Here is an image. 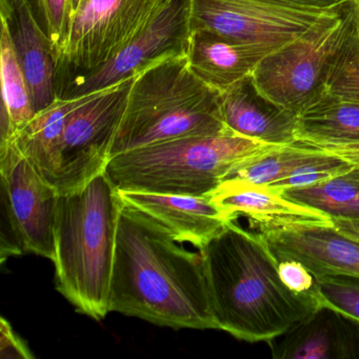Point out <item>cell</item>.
I'll return each instance as SVG.
<instances>
[{
  "mask_svg": "<svg viewBox=\"0 0 359 359\" xmlns=\"http://www.w3.org/2000/svg\"><path fill=\"white\" fill-rule=\"evenodd\" d=\"M109 311L172 329L218 330L201 250L123 203Z\"/></svg>",
  "mask_w": 359,
  "mask_h": 359,
  "instance_id": "6da1fadb",
  "label": "cell"
},
{
  "mask_svg": "<svg viewBox=\"0 0 359 359\" xmlns=\"http://www.w3.org/2000/svg\"><path fill=\"white\" fill-rule=\"evenodd\" d=\"M279 3L296 6V7L309 8V9L327 10L336 9L344 5L346 0H275Z\"/></svg>",
  "mask_w": 359,
  "mask_h": 359,
  "instance_id": "f1b7e54d",
  "label": "cell"
},
{
  "mask_svg": "<svg viewBox=\"0 0 359 359\" xmlns=\"http://www.w3.org/2000/svg\"><path fill=\"white\" fill-rule=\"evenodd\" d=\"M275 147L232 131L190 136L121 153L104 172L118 191L211 196L235 165Z\"/></svg>",
  "mask_w": 359,
  "mask_h": 359,
  "instance_id": "5b68a950",
  "label": "cell"
},
{
  "mask_svg": "<svg viewBox=\"0 0 359 359\" xmlns=\"http://www.w3.org/2000/svg\"><path fill=\"white\" fill-rule=\"evenodd\" d=\"M278 272L285 287L294 293H309L316 289L314 275L297 260H280Z\"/></svg>",
  "mask_w": 359,
  "mask_h": 359,
  "instance_id": "4316f807",
  "label": "cell"
},
{
  "mask_svg": "<svg viewBox=\"0 0 359 359\" xmlns=\"http://www.w3.org/2000/svg\"><path fill=\"white\" fill-rule=\"evenodd\" d=\"M352 11V33L359 49V0H348Z\"/></svg>",
  "mask_w": 359,
  "mask_h": 359,
  "instance_id": "1f68e13d",
  "label": "cell"
},
{
  "mask_svg": "<svg viewBox=\"0 0 359 359\" xmlns=\"http://www.w3.org/2000/svg\"><path fill=\"white\" fill-rule=\"evenodd\" d=\"M123 201L106 172L58 199L56 290L81 314L102 320L110 313L111 281Z\"/></svg>",
  "mask_w": 359,
  "mask_h": 359,
  "instance_id": "3957f363",
  "label": "cell"
},
{
  "mask_svg": "<svg viewBox=\"0 0 359 359\" xmlns=\"http://www.w3.org/2000/svg\"><path fill=\"white\" fill-rule=\"evenodd\" d=\"M323 12L275 0H192L191 24L235 41L283 47Z\"/></svg>",
  "mask_w": 359,
  "mask_h": 359,
  "instance_id": "8fae6325",
  "label": "cell"
},
{
  "mask_svg": "<svg viewBox=\"0 0 359 359\" xmlns=\"http://www.w3.org/2000/svg\"><path fill=\"white\" fill-rule=\"evenodd\" d=\"M0 79L3 95L0 144H4L13 140L16 133L36 115L26 74L16 54L9 29L4 22L0 34Z\"/></svg>",
  "mask_w": 359,
  "mask_h": 359,
  "instance_id": "44dd1931",
  "label": "cell"
},
{
  "mask_svg": "<svg viewBox=\"0 0 359 359\" xmlns=\"http://www.w3.org/2000/svg\"><path fill=\"white\" fill-rule=\"evenodd\" d=\"M332 154L342 157L351 161L354 165H359V144H350V146H325L317 147Z\"/></svg>",
  "mask_w": 359,
  "mask_h": 359,
  "instance_id": "f546056e",
  "label": "cell"
},
{
  "mask_svg": "<svg viewBox=\"0 0 359 359\" xmlns=\"http://www.w3.org/2000/svg\"><path fill=\"white\" fill-rule=\"evenodd\" d=\"M252 226L278 262H302L314 276H359V241L334 228L332 222L295 217L251 218Z\"/></svg>",
  "mask_w": 359,
  "mask_h": 359,
  "instance_id": "7c38bea8",
  "label": "cell"
},
{
  "mask_svg": "<svg viewBox=\"0 0 359 359\" xmlns=\"http://www.w3.org/2000/svg\"><path fill=\"white\" fill-rule=\"evenodd\" d=\"M165 0H83L55 60L56 94L79 75L114 57L152 20Z\"/></svg>",
  "mask_w": 359,
  "mask_h": 359,
  "instance_id": "52a82bcc",
  "label": "cell"
},
{
  "mask_svg": "<svg viewBox=\"0 0 359 359\" xmlns=\"http://www.w3.org/2000/svg\"><path fill=\"white\" fill-rule=\"evenodd\" d=\"M334 228L342 234L359 241V219H331Z\"/></svg>",
  "mask_w": 359,
  "mask_h": 359,
  "instance_id": "4dcf8cb0",
  "label": "cell"
},
{
  "mask_svg": "<svg viewBox=\"0 0 359 359\" xmlns=\"http://www.w3.org/2000/svg\"><path fill=\"white\" fill-rule=\"evenodd\" d=\"M296 137L314 147L359 144V102L325 91L298 116Z\"/></svg>",
  "mask_w": 359,
  "mask_h": 359,
  "instance_id": "ac0fdd59",
  "label": "cell"
},
{
  "mask_svg": "<svg viewBox=\"0 0 359 359\" xmlns=\"http://www.w3.org/2000/svg\"><path fill=\"white\" fill-rule=\"evenodd\" d=\"M192 0H165L146 27L108 62L73 79L57 98L73 100L133 76L155 60L187 53L192 31Z\"/></svg>",
  "mask_w": 359,
  "mask_h": 359,
  "instance_id": "30bf717a",
  "label": "cell"
},
{
  "mask_svg": "<svg viewBox=\"0 0 359 359\" xmlns=\"http://www.w3.org/2000/svg\"><path fill=\"white\" fill-rule=\"evenodd\" d=\"M126 205L140 210L165 226L182 243L201 250L226 224L236 219L210 196L118 191Z\"/></svg>",
  "mask_w": 359,
  "mask_h": 359,
  "instance_id": "5bb4252c",
  "label": "cell"
},
{
  "mask_svg": "<svg viewBox=\"0 0 359 359\" xmlns=\"http://www.w3.org/2000/svg\"><path fill=\"white\" fill-rule=\"evenodd\" d=\"M0 18L9 29L37 114L57 100L51 43L39 26L29 0H0Z\"/></svg>",
  "mask_w": 359,
  "mask_h": 359,
  "instance_id": "2e32d148",
  "label": "cell"
},
{
  "mask_svg": "<svg viewBox=\"0 0 359 359\" xmlns=\"http://www.w3.org/2000/svg\"><path fill=\"white\" fill-rule=\"evenodd\" d=\"M81 1H83V0H72L73 14H74V12L76 11L77 8H79V5L81 4Z\"/></svg>",
  "mask_w": 359,
  "mask_h": 359,
  "instance_id": "d6a6232c",
  "label": "cell"
},
{
  "mask_svg": "<svg viewBox=\"0 0 359 359\" xmlns=\"http://www.w3.org/2000/svg\"><path fill=\"white\" fill-rule=\"evenodd\" d=\"M134 76L83 95L69 114L54 180L60 195L79 190L106 171Z\"/></svg>",
  "mask_w": 359,
  "mask_h": 359,
  "instance_id": "ba28073f",
  "label": "cell"
},
{
  "mask_svg": "<svg viewBox=\"0 0 359 359\" xmlns=\"http://www.w3.org/2000/svg\"><path fill=\"white\" fill-rule=\"evenodd\" d=\"M201 252L218 330L237 339L272 341L323 304L316 289H287L266 241L234 220Z\"/></svg>",
  "mask_w": 359,
  "mask_h": 359,
  "instance_id": "7a4b0ae2",
  "label": "cell"
},
{
  "mask_svg": "<svg viewBox=\"0 0 359 359\" xmlns=\"http://www.w3.org/2000/svg\"><path fill=\"white\" fill-rule=\"evenodd\" d=\"M220 110L226 127L238 135L274 146L297 142L298 115L262 96L251 76L220 93Z\"/></svg>",
  "mask_w": 359,
  "mask_h": 359,
  "instance_id": "e0dca14e",
  "label": "cell"
},
{
  "mask_svg": "<svg viewBox=\"0 0 359 359\" xmlns=\"http://www.w3.org/2000/svg\"><path fill=\"white\" fill-rule=\"evenodd\" d=\"M315 280L323 304L359 320V276L332 273L315 276Z\"/></svg>",
  "mask_w": 359,
  "mask_h": 359,
  "instance_id": "d4e9b609",
  "label": "cell"
},
{
  "mask_svg": "<svg viewBox=\"0 0 359 359\" xmlns=\"http://www.w3.org/2000/svg\"><path fill=\"white\" fill-rule=\"evenodd\" d=\"M83 100V96L73 100L57 98L51 106L37 113L11 140L52 186L57 171L60 142L67 119Z\"/></svg>",
  "mask_w": 359,
  "mask_h": 359,
  "instance_id": "d6986e66",
  "label": "cell"
},
{
  "mask_svg": "<svg viewBox=\"0 0 359 359\" xmlns=\"http://www.w3.org/2000/svg\"><path fill=\"white\" fill-rule=\"evenodd\" d=\"M325 154L323 149L300 142L276 146L235 165L222 182L233 180L255 186H270L291 176L300 168L318 161Z\"/></svg>",
  "mask_w": 359,
  "mask_h": 359,
  "instance_id": "603a6c76",
  "label": "cell"
},
{
  "mask_svg": "<svg viewBox=\"0 0 359 359\" xmlns=\"http://www.w3.org/2000/svg\"><path fill=\"white\" fill-rule=\"evenodd\" d=\"M278 192L330 219H359V165L313 186Z\"/></svg>",
  "mask_w": 359,
  "mask_h": 359,
  "instance_id": "7402d4cb",
  "label": "cell"
},
{
  "mask_svg": "<svg viewBox=\"0 0 359 359\" xmlns=\"http://www.w3.org/2000/svg\"><path fill=\"white\" fill-rule=\"evenodd\" d=\"M352 25L348 0L327 10L287 45L266 55L252 73L257 91L299 116L325 92L327 73Z\"/></svg>",
  "mask_w": 359,
  "mask_h": 359,
  "instance_id": "8992f818",
  "label": "cell"
},
{
  "mask_svg": "<svg viewBox=\"0 0 359 359\" xmlns=\"http://www.w3.org/2000/svg\"><path fill=\"white\" fill-rule=\"evenodd\" d=\"M280 338L275 359H359V320L323 302Z\"/></svg>",
  "mask_w": 359,
  "mask_h": 359,
  "instance_id": "4fadbf2b",
  "label": "cell"
},
{
  "mask_svg": "<svg viewBox=\"0 0 359 359\" xmlns=\"http://www.w3.org/2000/svg\"><path fill=\"white\" fill-rule=\"evenodd\" d=\"M278 46L245 43L203 28H192L187 57L194 74L222 93L251 76L260 62Z\"/></svg>",
  "mask_w": 359,
  "mask_h": 359,
  "instance_id": "9a60e30c",
  "label": "cell"
},
{
  "mask_svg": "<svg viewBox=\"0 0 359 359\" xmlns=\"http://www.w3.org/2000/svg\"><path fill=\"white\" fill-rule=\"evenodd\" d=\"M0 176L1 220L14 229L26 253L53 262L57 189L39 174L13 140L0 144Z\"/></svg>",
  "mask_w": 359,
  "mask_h": 359,
  "instance_id": "9c48e42d",
  "label": "cell"
},
{
  "mask_svg": "<svg viewBox=\"0 0 359 359\" xmlns=\"http://www.w3.org/2000/svg\"><path fill=\"white\" fill-rule=\"evenodd\" d=\"M218 208L232 217L238 214L251 218L295 217L331 222L310 208L287 201L278 191L266 186L224 180L210 196Z\"/></svg>",
  "mask_w": 359,
  "mask_h": 359,
  "instance_id": "ffe728a7",
  "label": "cell"
},
{
  "mask_svg": "<svg viewBox=\"0 0 359 359\" xmlns=\"http://www.w3.org/2000/svg\"><path fill=\"white\" fill-rule=\"evenodd\" d=\"M39 26L53 50L54 60L64 48L73 18L72 0H29Z\"/></svg>",
  "mask_w": 359,
  "mask_h": 359,
  "instance_id": "484cf974",
  "label": "cell"
},
{
  "mask_svg": "<svg viewBox=\"0 0 359 359\" xmlns=\"http://www.w3.org/2000/svg\"><path fill=\"white\" fill-rule=\"evenodd\" d=\"M325 91L359 102V49L353 37L352 25L330 66Z\"/></svg>",
  "mask_w": 359,
  "mask_h": 359,
  "instance_id": "cb8c5ba5",
  "label": "cell"
},
{
  "mask_svg": "<svg viewBox=\"0 0 359 359\" xmlns=\"http://www.w3.org/2000/svg\"><path fill=\"white\" fill-rule=\"evenodd\" d=\"M226 131L219 92L194 74L187 53L170 54L134 76L111 158L158 142Z\"/></svg>",
  "mask_w": 359,
  "mask_h": 359,
  "instance_id": "277c9868",
  "label": "cell"
},
{
  "mask_svg": "<svg viewBox=\"0 0 359 359\" xmlns=\"http://www.w3.org/2000/svg\"><path fill=\"white\" fill-rule=\"evenodd\" d=\"M0 353L1 358L32 359L34 357L5 317H1L0 323Z\"/></svg>",
  "mask_w": 359,
  "mask_h": 359,
  "instance_id": "83f0119b",
  "label": "cell"
}]
</instances>
